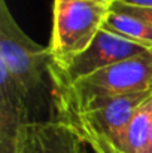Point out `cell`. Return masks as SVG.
I'll return each mask as SVG.
<instances>
[{"instance_id": "4fadbf2b", "label": "cell", "mask_w": 152, "mask_h": 153, "mask_svg": "<svg viewBox=\"0 0 152 153\" xmlns=\"http://www.w3.org/2000/svg\"><path fill=\"white\" fill-rule=\"evenodd\" d=\"M127 4H133V6H142V7H152V0H118Z\"/></svg>"}, {"instance_id": "52a82bcc", "label": "cell", "mask_w": 152, "mask_h": 153, "mask_svg": "<svg viewBox=\"0 0 152 153\" xmlns=\"http://www.w3.org/2000/svg\"><path fill=\"white\" fill-rule=\"evenodd\" d=\"M43 153H82L84 143L76 129L61 120L37 123Z\"/></svg>"}, {"instance_id": "8992f818", "label": "cell", "mask_w": 152, "mask_h": 153, "mask_svg": "<svg viewBox=\"0 0 152 153\" xmlns=\"http://www.w3.org/2000/svg\"><path fill=\"white\" fill-rule=\"evenodd\" d=\"M27 95L16 85L7 68L0 64V141L16 135L27 119Z\"/></svg>"}, {"instance_id": "30bf717a", "label": "cell", "mask_w": 152, "mask_h": 153, "mask_svg": "<svg viewBox=\"0 0 152 153\" xmlns=\"http://www.w3.org/2000/svg\"><path fill=\"white\" fill-rule=\"evenodd\" d=\"M0 153H43L37 122L24 123L15 137L0 141Z\"/></svg>"}, {"instance_id": "9c48e42d", "label": "cell", "mask_w": 152, "mask_h": 153, "mask_svg": "<svg viewBox=\"0 0 152 153\" xmlns=\"http://www.w3.org/2000/svg\"><path fill=\"white\" fill-rule=\"evenodd\" d=\"M103 28L152 49V27L134 16L110 10L103 24Z\"/></svg>"}, {"instance_id": "ba28073f", "label": "cell", "mask_w": 152, "mask_h": 153, "mask_svg": "<svg viewBox=\"0 0 152 153\" xmlns=\"http://www.w3.org/2000/svg\"><path fill=\"white\" fill-rule=\"evenodd\" d=\"M152 97L143 102L127 125L121 140L113 146L121 153H148L151 129Z\"/></svg>"}, {"instance_id": "7c38bea8", "label": "cell", "mask_w": 152, "mask_h": 153, "mask_svg": "<svg viewBox=\"0 0 152 153\" xmlns=\"http://www.w3.org/2000/svg\"><path fill=\"white\" fill-rule=\"evenodd\" d=\"M112 12L116 13H124V15H130L134 16L143 22H146L148 25L152 27V7H142V6H133V4H127L122 1L115 0L113 4L110 6Z\"/></svg>"}, {"instance_id": "5b68a950", "label": "cell", "mask_w": 152, "mask_h": 153, "mask_svg": "<svg viewBox=\"0 0 152 153\" xmlns=\"http://www.w3.org/2000/svg\"><path fill=\"white\" fill-rule=\"evenodd\" d=\"M151 97L152 88L146 91L94 102L90 107H87L79 116L66 123L75 128L91 129L103 135L112 146H116L127 125L134 116L136 110Z\"/></svg>"}, {"instance_id": "6da1fadb", "label": "cell", "mask_w": 152, "mask_h": 153, "mask_svg": "<svg viewBox=\"0 0 152 153\" xmlns=\"http://www.w3.org/2000/svg\"><path fill=\"white\" fill-rule=\"evenodd\" d=\"M152 88V49L109 65L75 85L54 91L58 120L70 122L94 102Z\"/></svg>"}, {"instance_id": "277c9868", "label": "cell", "mask_w": 152, "mask_h": 153, "mask_svg": "<svg viewBox=\"0 0 152 153\" xmlns=\"http://www.w3.org/2000/svg\"><path fill=\"white\" fill-rule=\"evenodd\" d=\"M148 49L149 48L140 43H136L133 40H128L101 28L93 43L79 56H76L67 68L57 70L49 67L48 74L52 79L54 91H61L91 76L99 70L140 55Z\"/></svg>"}, {"instance_id": "5bb4252c", "label": "cell", "mask_w": 152, "mask_h": 153, "mask_svg": "<svg viewBox=\"0 0 152 153\" xmlns=\"http://www.w3.org/2000/svg\"><path fill=\"white\" fill-rule=\"evenodd\" d=\"M82 143H84V141H82ZM82 153H101V152H100V150H97L96 147H91V146H88V144H85V143H84Z\"/></svg>"}, {"instance_id": "9a60e30c", "label": "cell", "mask_w": 152, "mask_h": 153, "mask_svg": "<svg viewBox=\"0 0 152 153\" xmlns=\"http://www.w3.org/2000/svg\"><path fill=\"white\" fill-rule=\"evenodd\" d=\"M90 1H94V3H97V4H100V6L110 7V6L113 4V1H115V0H90Z\"/></svg>"}, {"instance_id": "7a4b0ae2", "label": "cell", "mask_w": 152, "mask_h": 153, "mask_svg": "<svg viewBox=\"0 0 152 153\" xmlns=\"http://www.w3.org/2000/svg\"><path fill=\"white\" fill-rule=\"evenodd\" d=\"M110 13V7L90 0H54L49 52L52 68L64 70L85 51Z\"/></svg>"}, {"instance_id": "3957f363", "label": "cell", "mask_w": 152, "mask_h": 153, "mask_svg": "<svg viewBox=\"0 0 152 153\" xmlns=\"http://www.w3.org/2000/svg\"><path fill=\"white\" fill-rule=\"evenodd\" d=\"M0 64L27 97L42 85L52 64L49 48L36 43L21 30L6 0H0Z\"/></svg>"}, {"instance_id": "8fae6325", "label": "cell", "mask_w": 152, "mask_h": 153, "mask_svg": "<svg viewBox=\"0 0 152 153\" xmlns=\"http://www.w3.org/2000/svg\"><path fill=\"white\" fill-rule=\"evenodd\" d=\"M75 129H76L78 135L81 137V140L85 144H88L91 147H96L101 153H121L119 150H116L103 135H100V134H97V132H94L91 129H87V128H75Z\"/></svg>"}, {"instance_id": "2e32d148", "label": "cell", "mask_w": 152, "mask_h": 153, "mask_svg": "<svg viewBox=\"0 0 152 153\" xmlns=\"http://www.w3.org/2000/svg\"><path fill=\"white\" fill-rule=\"evenodd\" d=\"M148 153H152V114H151V129H149V147Z\"/></svg>"}]
</instances>
